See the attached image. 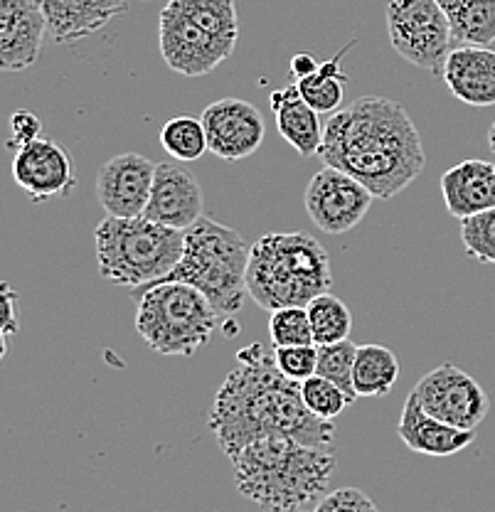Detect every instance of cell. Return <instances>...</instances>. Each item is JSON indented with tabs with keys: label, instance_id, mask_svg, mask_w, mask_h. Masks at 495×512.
Listing matches in <instances>:
<instances>
[{
	"label": "cell",
	"instance_id": "obj_30",
	"mask_svg": "<svg viewBox=\"0 0 495 512\" xmlns=\"http://www.w3.org/2000/svg\"><path fill=\"white\" fill-rule=\"evenodd\" d=\"M461 242L471 259L495 264V207L461 220Z\"/></svg>",
	"mask_w": 495,
	"mask_h": 512
},
{
	"label": "cell",
	"instance_id": "obj_27",
	"mask_svg": "<svg viewBox=\"0 0 495 512\" xmlns=\"http://www.w3.org/2000/svg\"><path fill=\"white\" fill-rule=\"evenodd\" d=\"M301 397L306 402L308 412L323 421H333L350 404H355V397H350L343 387H338V384L321 375H313L306 382H301Z\"/></svg>",
	"mask_w": 495,
	"mask_h": 512
},
{
	"label": "cell",
	"instance_id": "obj_12",
	"mask_svg": "<svg viewBox=\"0 0 495 512\" xmlns=\"http://www.w3.org/2000/svg\"><path fill=\"white\" fill-rule=\"evenodd\" d=\"M200 119L205 124L210 153L227 163L254 156L262 148L266 136L264 116L249 101L225 96L212 101Z\"/></svg>",
	"mask_w": 495,
	"mask_h": 512
},
{
	"label": "cell",
	"instance_id": "obj_20",
	"mask_svg": "<svg viewBox=\"0 0 495 512\" xmlns=\"http://www.w3.org/2000/svg\"><path fill=\"white\" fill-rule=\"evenodd\" d=\"M441 79L468 106L495 104V52L491 47L459 45L446 60Z\"/></svg>",
	"mask_w": 495,
	"mask_h": 512
},
{
	"label": "cell",
	"instance_id": "obj_3",
	"mask_svg": "<svg viewBox=\"0 0 495 512\" xmlns=\"http://www.w3.org/2000/svg\"><path fill=\"white\" fill-rule=\"evenodd\" d=\"M242 498L266 512H298L316 505L333 478V446H311L289 436H266L230 456Z\"/></svg>",
	"mask_w": 495,
	"mask_h": 512
},
{
	"label": "cell",
	"instance_id": "obj_14",
	"mask_svg": "<svg viewBox=\"0 0 495 512\" xmlns=\"http://www.w3.org/2000/svg\"><path fill=\"white\" fill-rule=\"evenodd\" d=\"M13 178L33 202L69 195L77 185L72 156L65 146L50 138H35L15 151Z\"/></svg>",
	"mask_w": 495,
	"mask_h": 512
},
{
	"label": "cell",
	"instance_id": "obj_34",
	"mask_svg": "<svg viewBox=\"0 0 495 512\" xmlns=\"http://www.w3.org/2000/svg\"><path fill=\"white\" fill-rule=\"evenodd\" d=\"M18 330V311H15V291L10 284H3V340Z\"/></svg>",
	"mask_w": 495,
	"mask_h": 512
},
{
	"label": "cell",
	"instance_id": "obj_21",
	"mask_svg": "<svg viewBox=\"0 0 495 512\" xmlns=\"http://www.w3.org/2000/svg\"><path fill=\"white\" fill-rule=\"evenodd\" d=\"M271 111L276 116V128H279L281 138L294 148L298 156H318L326 126H321V119H318L321 114L303 99L296 82L271 94Z\"/></svg>",
	"mask_w": 495,
	"mask_h": 512
},
{
	"label": "cell",
	"instance_id": "obj_31",
	"mask_svg": "<svg viewBox=\"0 0 495 512\" xmlns=\"http://www.w3.org/2000/svg\"><path fill=\"white\" fill-rule=\"evenodd\" d=\"M276 367L284 377L294 382H306L318 370V345H294V348H274Z\"/></svg>",
	"mask_w": 495,
	"mask_h": 512
},
{
	"label": "cell",
	"instance_id": "obj_5",
	"mask_svg": "<svg viewBox=\"0 0 495 512\" xmlns=\"http://www.w3.org/2000/svg\"><path fill=\"white\" fill-rule=\"evenodd\" d=\"M237 0H168L158 18V45L175 74L198 79L237 50Z\"/></svg>",
	"mask_w": 495,
	"mask_h": 512
},
{
	"label": "cell",
	"instance_id": "obj_6",
	"mask_svg": "<svg viewBox=\"0 0 495 512\" xmlns=\"http://www.w3.org/2000/svg\"><path fill=\"white\" fill-rule=\"evenodd\" d=\"M249 249L242 234L227 224L202 217L185 232V249L178 266L156 284L180 281L200 288L222 318H234L249 296Z\"/></svg>",
	"mask_w": 495,
	"mask_h": 512
},
{
	"label": "cell",
	"instance_id": "obj_8",
	"mask_svg": "<svg viewBox=\"0 0 495 512\" xmlns=\"http://www.w3.org/2000/svg\"><path fill=\"white\" fill-rule=\"evenodd\" d=\"M136 330L153 352L193 357L220 328V313L200 288L180 281L133 288Z\"/></svg>",
	"mask_w": 495,
	"mask_h": 512
},
{
	"label": "cell",
	"instance_id": "obj_4",
	"mask_svg": "<svg viewBox=\"0 0 495 512\" xmlns=\"http://www.w3.org/2000/svg\"><path fill=\"white\" fill-rule=\"evenodd\" d=\"M333 269L330 256L308 232H271L249 249V298L266 311L306 308L321 293L330 291Z\"/></svg>",
	"mask_w": 495,
	"mask_h": 512
},
{
	"label": "cell",
	"instance_id": "obj_18",
	"mask_svg": "<svg viewBox=\"0 0 495 512\" xmlns=\"http://www.w3.org/2000/svg\"><path fill=\"white\" fill-rule=\"evenodd\" d=\"M131 0H37L57 45L84 40L126 13Z\"/></svg>",
	"mask_w": 495,
	"mask_h": 512
},
{
	"label": "cell",
	"instance_id": "obj_26",
	"mask_svg": "<svg viewBox=\"0 0 495 512\" xmlns=\"http://www.w3.org/2000/svg\"><path fill=\"white\" fill-rule=\"evenodd\" d=\"M161 146L170 158L183 160V163H193L210 151L207 143L205 124L198 116H170L161 128Z\"/></svg>",
	"mask_w": 495,
	"mask_h": 512
},
{
	"label": "cell",
	"instance_id": "obj_25",
	"mask_svg": "<svg viewBox=\"0 0 495 512\" xmlns=\"http://www.w3.org/2000/svg\"><path fill=\"white\" fill-rule=\"evenodd\" d=\"M308 318L313 328V343L316 345H333L350 340L353 333V313L333 293H321L306 306Z\"/></svg>",
	"mask_w": 495,
	"mask_h": 512
},
{
	"label": "cell",
	"instance_id": "obj_7",
	"mask_svg": "<svg viewBox=\"0 0 495 512\" xmlns=\"http://www.w3.org/2000/svg\"><path fill=\"white\" fill-rule=\"evenodd\" d=\"M99 276L109 284L143 288L161 281L178 266L185 232L148 220L146 215L106 217L94 229Z\"/></svg>",
	"mask_w": 495,
	"mask_h": 512
},
{
	"label": "cell",
	"instance_id": "obj_23",
	"mask_svg": "<svg viewBox=\"0 0 495 512\" xmlns=\"http://www.w3.org/2000/svg\"><path fill=\"white\" fill-rule=\"evenodd\" d=\"M353 45L355 40L348 42L335 57L318 64L316 72L296 82L303 99H306L318 114H333V111H338L340 101H343V89L345 84H348V74L343 72V57L353 50Z\"/></svg>",
	"mask_w": 495,
	"mask_h": 512
},
{
	"label": "cell",
	"instance_id": "obj_28",
	"mask_svg": "<svg viewBox=\"0 0 495 512\" xmlns=\"http://www.w3.org/2000/svg\"><path fill=\"white\" fill-rule=\"evenodd\" d=\"M358 348L360 345L350 343V340H343V343H333V345H318V370H316V375L335 382L355 399H358V392H355V384H353V367H355V357H358Z\"/></svg>",
	"mask_w": 495,
	"mask_h": 512
},
{
	"label": "cell",
	"instance_id": "obj_36",
	"mask_svg": "<svg viewBox=\"0 0 495 512\" xmlns=\"http://www.w3.org/2000/svg\"><path fill=\"white\" fill-rule=\"evenodd\" d=\"M488 146H491V151L495 153V121L491 124V128H488Z\"/></svg>",
	"mask_w": 495,
	"mask_h": 512
},
{
	"label": "cell",
	"instance_id": "obj_1",
	"mask_svg": "<svg viewBox=\"0 0 495 512\" xmlns=\"http://www.w3.org/2000/svg\"><path fill=\"white\" fill-rule=\"evenodd\" d=\"M207 426L225 456L266 436H289L311 446H333L335 424L308 412L301 382L279 372L262 343L239 350L237 367L217 389Z\"/></svg>",
	"mask_w": 495,
	"mask_h": 512
},
{
	"label": "cell",
	"instance_id": "obj_15",
	"mask_svg": "<svg viewBox=\"0 0 495 512\" xmlns=\"http://www.w3.org/2000/svg\"><path fill=\"white\" fill-rule=\"evenodd\" d=\"M202 205V188L190 170L180 168L178 163H158L146 207L148 220L188 232L202 220Z\"/></svg>",
	"mask_w": 495,
	"mask_h": 512
},
{
	"label": "cell",
	"instance_id": "obj_13",
	"mask_svg": "<svg viewBox=\"0 0 495 512\" xmlns=\"http://www.w3.org/2000/svg\"><path fill=\"white\" fill-rule=\"evenodd\" d=\"M156 168L151 158L138 153H121L106 160L97 173V197L106 215L121 220L146 215Z\"/></svg>",
	"mask_w": 495,
	"mask_h": 512
},
{
	"label": "cell",
	"instance_id": "obj_29",
	"mask_svg": "<svg viewBox=\"0 0 495 512\" xmlns=\"http://www.w3.org/2000/svg\"><path fill=\"white\" fill-rule=\"evenodd\" d=\"M269 338L274 348H294V345H313V328L308 311L301 306L279 308L269 316Z\"/></svg>",
	"mask_w": 495,
	"mask_h": 512
},
{
	"label": "cell",
	"instance_id": "obj_19",
	"mask_svg": "<svg viewBox=\"0 0 495 512\" xmlns=\"http://www.w3.org/2000/svg\"><path fill=\"white\" fill-rule=\"evenodd\" d=\"M441 195L451 217L466 220L495 207V163L466 158L441 175Z\"/></svg>",
	"mask_w": 495,
	"mask_h": 512
},
{
	"label": "cell",
	"instance_id": "obj_33",
	"mask_svg": "<svg viewBox=\"0 0 495 512\" xmlns=\"http://www.w3.org/2000/svg\"><path fill=\"white\" fill-rule=\"evenodd\" d=\"M10 131H13V138H10V148H15V151H18V148L25 146V143L40 138L42 124H40V119H37V114H33V111L20 109V111H15L13 119H10Z\"/></svg>",
	"mask_w": 495,
	"mask_h": 512
},
{
	"label": "cell",
	"instance_id": "obj_22",
	"mask_svg": "<svg viewBox=\"0 0 495 512\" xmlns=\"http://www.w3.org/2000/svg\"><path fill=\"white\" fill-rule=\"evenodd\" d=\"M449 18L459 45L488 47L495 42V0H436Z\"/></svg>",
	"mask_w": 495,
	"mask_h": 512
},
{
	"label": "cell",
	"instance_id": "obj_10",
	"mask_svg": "<svg viewBox=\"0 0 495 512\" xmlns=\"http://www.w3.org/2000/svg\"><path fill=\"white\" fill-rule=\"evenodd\" d=\"M375 200L377 197L360 180L328 165L313 175L303 195L308 217L321 232L333 237L358 227Z\"/></svg>",
	"mask_w": 495,
	"mask_h": 512
},
{
	"label": "cell",
	"instance_id": "obj_11",
	"mask_svg": "<svg viewBox=\"0 0 495 512\" xmlns=\"http://www.w3.org/2000/svg\"><path fill=\"white\" fill-rule=\"evenodd\" d=\"M412 392L431 416L466 431H476L491 409L481 384L456 365L434 367Z\"/></svg>",
	"mask_w": 495,
	"mask_h": 512
},
{
	"label": "cell",
	"instance_id": "obj_17",
	"mask_svg": "<svg viewBox=\"0 0 495 512\" xmlns=\"http://www.w3.org/2000/svg\"><path fill=\"white\" fill-rule=\"evenodd\" d=\"M397 436L404 441L409 451L422 453V456L444 458L461 453L463 448L471 446L473 439H476V431L459 429V426H451L446 421L436 419L419 404L417 394L409 392L407 399H404L402 414H399Z\"/></svg>",
	"mask_w": 495,
	"mask_h": 512
},
{
	"label": "cell",
	"instance_id": "obj_35",
	"mask_svg": "<svg viewBox=\"0 0 495 512\" xmlns=\"http://www.w3.org/2000/svg\"><path fill=\"white\" fill-rule=\"evenodd\" d=\"M318 62L316 57L308 55V52H301V55H294L291 57V64H289V72H291V79H303L308 77V74H313L318 69Z\"/></svg>",
	"mask_w": 495,
	"mask_h": 512
},
{
	"label": "cell",
	"instance_id": "obj_2",
	"mask_svg": "<svg viewBox=\"0 0 495 512\" xmlns=\"http://www.w3.org/2000/svg\"><path fill=\"white\" fill-rule=\"evenodd\" d=\"M318 158L365 185L377 200H392L427 165L422 136L402 104L387 96H360L333 111Z\"/></svg>",
	"mask_w": 495,
	"mask_h": 512
},
{
	"label": "cell",
	"instance_id": "obj_16",
	"mask_svg": "<svg viewBox=\"0 0 495 512\" xmlns=\"http://www.w3.org/2000/svg\"><path fill=\"white\" fill-rule=\"evenodd\" d=\"M47 18L37 0H0V67L23 72L33 67L42 50Z\"/></svg>",
	"mask_w": 495,
	"mask_h": 512
},
{
	"label": "cell",
	"instance_id": "obj_9",
	"mask_svg": "<svg viewBox=\"0 0 495 512\" xmlns=\"http://www.w3.org/2000/svg\"><path fill=\"white\" fill-rule=\"evenodd\" d=\"M387 35L402 60L439 77L456 42L449 18L436 0H390Z\"/></svg>",
	"mask_w": 495,
	"mask_h": 512
},
{
	"label": "cell",
	"instance_id": "obj_32",
	"mask_svg": "<svg viewBox=\"0 0 495 512\" xmlns=\"http://www.w3.org/2000/svg\"><path fill=\"white\" fill-rule=\"evenodd\" d=\"M311 512H380L375 500L360 488H338L323 495Z\"/></svg>",
	"mask_w": 495,
	"mask_h": 512
},
{
	"label": "cell",
	"instance_id": "obj_24",
	"mask_svg": "<svg viewBox=\"0 0 495 512\" xmlns=\"http://www.w3.org/2000/svg\"><path fill=\"white\" fill-rule=\"evenodd\" d=\"M399 377L397 355L385 345H360L353 367L358 397H385Z\"/></svg>",
	"mask_w": 495,
	"mask_h": 512
}]
</instances>
